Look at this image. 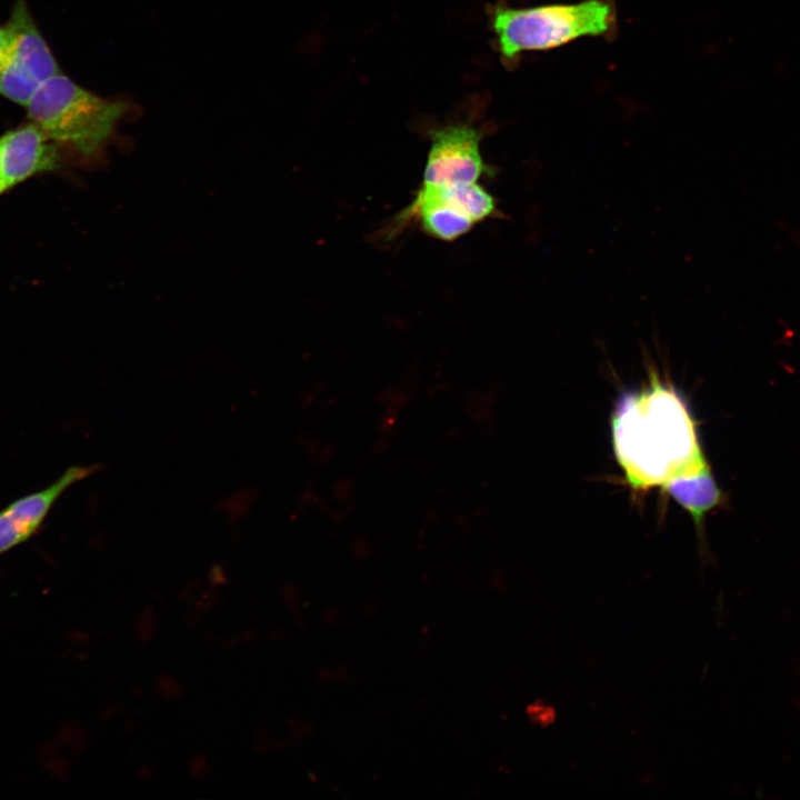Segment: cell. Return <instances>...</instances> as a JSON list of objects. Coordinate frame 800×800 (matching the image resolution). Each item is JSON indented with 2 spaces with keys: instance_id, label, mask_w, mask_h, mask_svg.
Listing matches in <instances>:
<instances>
[{
  "instance_id": "cell-1",
  "label": "cell",
  "mask_w": 800,
  "mask_h": 800,
  "mask_svg": "<svg viewBox=\"0 0 800 800\" xmlns=\"http://www.w3.org/2000/svg\"><path fill=\"white\" fill-rule=\"evenodd\" d=\"M611 430L616 459L634 490L710 470L686 402L656 374L620 399Z\"/></svg>"
},
{
  "instance_id": "cell-2",
  "label": "cell",
  "mask_w": 800,
  "mask_h": 800,
  "mask_svg": "<svg viewBox=\"0 0 800 800\" xmlns=\"http://www.w3.org/2000/svg\"><path fill=\"white\" fill-rule=\"evenodd\" d=\"M24 108L29 121L59 148L91 158L104 148L127 106L102 98L59 72L36 89Z\"/></svg>"
},
{
  "instance_id": "cell-3",
  "label": "cell",
  "mask_w": 800,
  "mask_h": 800,
  "mask_svg": "<svg viewBox=\"0 0 800 800\" xmlns=\"http://www.w3.org/2000/svg\"><path fill=\"white\" fill-rule=\"evenodd\" d=\"M612 19V8L603 0L531 8L498 6L490 11L498 49L506 60L523 51L553 49L581 37L603 34Z\"/></svg>"
},
{
  "instance_id": "cell-4",
  "label": "cell",
  "mask_w": 800,
  "mask_h": 800,
  "mask_svg": "<svg viewBox=\"0 0 800 800\" xmlns=\"http://www.w3.org/2000/svg\"><path fill=\"white\" fill-rule=\"evenodd\" d=\"M430 148L421 187L474 183L491 172L481 156L482 132L457 123L429 131Z\"/></svg>"
},
{
  "instance_id": "cell-5",
  "label": "cell",
  "mask_w": 800,
  "mask_h": 800,
  "mask_svg": "<svg viewBox=\"0 0 800 800\" xmlns=\"http://www.w3.org/2000/svg\"><path fill=\"white\" fill-rule=\"evenodd\" d=\"M101 469V464L69 467L49 486L19 497L0 509V556L36 536L60 497Z\"/></svg>"
},
{
  "instance_id": "cell-6",
  "label": "cell",
  "mask_w": 800,
  "mask_h": 800,
  "mask_svg": "<svg viewBox=\"0 0 800 800\" xmlns=\"http://www.w3.org/2000/svg\"><path fill=\"white\" fill-rule=\"evenodd\" d=\"M59 147L29 121L0 138V180L6 188L57 167Z\"/></svg>"
},
{
  "instance_id": "cell-7",
  "label": "cell",
  "mask_w": 800,
  "mask_h": 800,
  "mask_svg": "<svg viewBox=\"0 0 800 800\" xmlns=\"http://www.w3.org/2000/svg\"><path fill=\"white\" fill-rule=\"evenodd\" d=\"M10 31L8 61L39 86L61 72L58 61L39 30L27 0H14L6 22Z\"/></svg>"
},
{
  "instance_id": "cell-8",
  "label": "cell",
  "mask_w": 800,
  "mask_h": 800,
  "mask_svg": "<svg viewBox=\"0 0 800 800\" xmlns=\"http://www.w3.org/2000/svg\"><path fill=\"white\" fill-rule=\"evenodd\" d=\"M694 519L697 527L704 514L722 502V493L711 470L692 477H683L664 488Z\"/></svg>"
},
{
  "instance_id": "cell-9",
  "label": "cell",
  "mask_w": 800,
  "mask_h": 800,
  "mask_svg": "<svg viewBox=\"0 0 800 800\" xmlns=\"http://www.w3.org/2000/svg\"><path fill=\"white\" fill-rule=\"evenodd\" d=\"M39 84L9 61L0 64V97L26 107Z\"/></svg>"
},
{
  "instance_id": "cell-10",
  "label": "cell",
  "mask_w": 800,
  "mask_h": 800,
  "mask_svg": "<svg viewBox=\"0 0 800 800\" xmlns=\"http://www.w3.org/2000/svg\"><path fill=\"white\" fill-rule=\"evenodd\" d=\"M10 31L7 23L0 24V64L8 61Z\"/></svg>"
},
{
  "instance_id": "cell-11",
  "label": "cell",
  "mask_w": 800,
  "mask_h": 800,
  "mask_svg": "<svg viewBox=\"0 0 800 800\" xmlns=\"http://www.w3.org/2000/svg\"><path fill=\"white\" fill-rule=\"evenodd\" d=\"M4 189H7V188L4 187V184L2 183V181L0 180V192H2Z\"/></svg>"
}]
</instances>
